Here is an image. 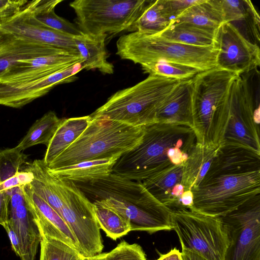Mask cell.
Segmentation results:
<instances>
[{
  "label": "cell",
  "instance_id": "cell-9",
  "mask_svg": "<svg viewBox=\"0 0 260 260\" xmlns=\"http://www.w3.org/2000/svg\"><path fill=\"white\" fill-rule=\"evenodd\" d=\"M173 230L182 248L196 252L208 260H224L229 242L220 217L191 209L171 211Z\"/></svg>",
  "mask_w": 260,
  "mask_h": 260
},
{
  "label": "cell",
  "instance_id": "cell-4",
  "mask_svg": "<svg viewBox=\"0 0 260 260\" xmlns=\"http://www.w3.org/2000/svg\"><path fill=\"white\" fill-rule=\"evenodd\" d=\"M144 126L93 119L82 134L47 167L49 170L113 156L120 157L141 142Z\"/></svg>",
  "mask_w": 260,
  "mask_h": 260
},
{
  "label": "cell",
  "instance_id": "cell-17",
  "mask_svg": "<svg viewBox=\"0 0 260 260\" xmlns=\"http://www.w3.org/2000/svg\"><path fill=\"white\" fill-rule=\"evenodd\" d=\"M23 190L41 236L61 241L81 254L74 235L60 215L35 193L28 184L23 186Z\"/></svg>",
  "mask_w": 260,
  "mask_h": 260
},
{
  "label": "cell",
  "instance_id": "cell-32",
  "mask_svg": "<svg viewBox=\"0 0 260 260\" xmlns=\"http://www.w3.org/2000/svg\"><path fill=\"white\" fill-rule=\"evenodd\" d=\"M144 73L179 80L190 79L200 73L193 67L168 61H157L141 66Z\"/></svg>",
  "mask_w": 260,
  "mask_h": 260
},
{
  "label": "cell",
  "instance_id": "cell-1",
  "mask_svg": "<svg viewBox=\"0 0 260 260\" xmlns=\"http://www.w3.org/2000/svg\"><path fill=\"white\" fill-rule=\"evenodd\" d=\"M200 213L221 217L260 194V153L246 147L220 143L199 185L191 190Z\"/></svg>",
  "mask_w": 260,
  "mask_h": 260
},
{
  "label": "cell",
  "instance_id": "cell-36",
  "mask_svg": "<svg viewBox=\"0 0 260 260\" xmlns=\"http://www.w3.org/2000/svg\"><path fill=\"white\" fill-rule=\"evenodd\" d=\"M27 2L25 0H0V20L14 15Z\"/></svg>",
  "mask_w": 260,
  "mask_h": 260
},
{
  "label": "cell",
  "instance_id": "cell-31",
  "mask_svg": "<svg viewBox=\"0 0 260 260\" xmlns=\"http://www.w3.org/2000/svg\"><path fill=\"white\" fill-rule=\"evenodd\" d=\"M95 216L107 236L116 240L131 231L129 222L125 218L109 208L93 202Z\"/></svg>",
  "mask_w": 260,
  "mask_h": 260
},
{
  "label": "cell",
  "instance_id": "cell-24",
  "mask_svg": "<svg viewBox=\"0 0 260 260\" xmlns=\"http://www.w3.org/2000/svg\"><path fill=\"white\" fill-rule=\"evenodd\" d=\"M107 35H89L82 34L75 36V41L80 55L83 59V69H96L103 74H112L113 64L107 60L105 39Z\"/></svg>",
  "mask_w": 260,
  "mask_h": 260
},
{
  "label": "cell",
  "instance_id": "cell-27",
  "mask_svg": "<svg viewBox=\"0 0 260 260\" xmlns=\"http://www.w3.org/2000/svg\"><path fill=\"white\" fill-rule=\"evenodd\" d=\"M61 2V0L28 1L27 5L35 18L45 26L71 36L81 35L83 32L77 26L55 13L56 6Z\"/></svg>",
  "mask_w": 260,
  "mask_h": 260
},
{
  "label": "cell",
  "instance_id": "cell-13",
  "mask_svg": "<svg viewBox=\"0 0 260 260\" xmlns=\"http://www.w3.org/2000/svg\"><path fill=\"white\" fill-rule=\"evenodd\" d=\"M27 3L14 15L0 20V27L18 37L80 55L75 36L50 28L38 21L33 16Z\"/></svg>",
  "mask_w": 260,
  "mask_h": 260
},
{
  "label": "cell",
  "instance_id": "cell-16",
  "mask_svg": "<svg viewBox=\"0 0 260 260\" xmlns=\"http://www.w3.org/2000/svg\"><path fill=\"white\" fill-rule=\"evenodd\" d=\"M83 61L81 56L66 52L20 60L0 75V81L26 82L48 76Z\"/></svg>",
  "mask_w": 260,
  "mask_h": 260
},
{
  "label": "cell",
  "instance_id": "cell-29",
  "mask_svg": "<svg viewBox=\"0 0 260 260\" xmlns=\"http://www.w3.org/2000/svg\"><path fill=\"white\" fill-rule=\"evenodd\" d=\"M62 119L53 111H49L37 120L26 134L15 147L20 151L38 144L46 146L49 143Z\"/></svg>",
  "mask_w": 260,
  "mask_h": 260
},
{
  "label": "cell",
  "instance_id": "cell-19",
  "mask_svg": "<svg viewBox=\"0 0 260 260\" xmlns=\"http://www.w3.org/2000/svg\"><path fill=\"white\" fill-rule=\"evenodd\" d=\"M213 1L222 15L223 23H231L249 41L259 46L260 18L250 1Z\"/></svg>",
  "mask_w": 260,
  "mask_h": 260
},
{
  "label": "cell",
  "instance_id": "cell-10",
  "mask_svg": "<svg viewBox=\"0 0 260 260\" xmlns=\"http://www.w3.org/2000/svg\"><path fill=\"white\" fill-rule=\"evenodd\" d=\"M54 177L62 202L61 216L74 235L81 254L89 257L101 253L104 244L93 203L74 182Z\"/></svg>",
  "mask_w": 260,
  "mask_h": 260
},
{
  "label": "cell",
  "instance_id": "cell-34",
  "mask_svg": "<svg viewBox=\"0 0 260 260\" xmlns=\"http://www.w3.org/2000/svg\"><path fill=\"white\" fill-rule=\"evenodd\" d=\"M105 260H147L141 246L129 244L125 241L120 242L116 247L107 252Z\"/></svg>",
  "mask_w": 260,
  "mask_h": 260
},
{
  "label": "cell",
  "instance_id": "cell-33",
  "mask_svg": "<svg viewBox=\"0 0 260 260\" xmlns=\"http://www.w3.org/2000/svg\"><path fill=\"white\" fill-rule=\"evenodd\" d=\"M45 260H84L85 257L64 242L41 236Z\"/></svg>",
  "mask_w": 260,
  "mask_h": 260
},
{
  "label": "cell",
  "instance_id": "cell-26",
  "mask_svg": "<svg viewBox=\"0 0 260 260\" xmlns=\"http://www.w3.org/2000/svg\"><path fill=\"white\" fill-rule=\"evenodd\" d=\"M215 31L181 22L171 24L157 35L165 39L181 44L209 47L214 44Z\"/></svg>",
  "mask_w": 260,
  "mask_h": 260
},
{
  "label": "cell",
  "instance_id": "cell-30",
  "mask_svg": "<svg viewBox=\"0 0 260 260\" xmlns=\"http://www.w3.org/2000/svg\"><path fill=\"white\" fill-rule=\"evenodd\" d=\"M172 21L164 9L162 0L151 1L132 27L131 32L157 35L168 28Z\"/></svg>",
  "mask_w": 260,
  "mask_h": 260
},
{
  "label": "cell",
  "instance_id": "cell-39",
  "mask_svg": "<svg viewBox=\"0 0 260 260\" xmlns=\"http://www.w3.org/2000/svg\"><path fill=\"white\" fill-rule=\"evenodd\" d=\"M181 201L183 208L190 209L193 205V194L191 190H185L181 196Z\"/></svg>",
  "mask_w": 260,
  "mask_h": 260
},
{
  "label": "cell",
  "instance_id": "cell-28",
  "mask_svg": "<svg viewBox=\"0 0 260 260\" xmlns=\"http://www.w3.org/2000/svg\"><path fill=\"white\" fill-rule=\"evenodd\" d=\"M181 22L216 30L223 23V20L213 0H203L188 8L174 19L171 24Z\"/></svg>",
  "mask_w": 260,
  "mask_h": 260
},
{
  "label": "cell",
  "instance_id": "cell-8",
  "mask_svg": "<svg viewBox=\"0 0 260 260\" xmlns=\"http://www.w3.org/2000/svg\"><path fill=\"white\" fill-rule=\"evenodd\" d=\"M151 1L77 0L70 3L77 27L89 35L131 31Z\"/></svg>",
  "mask_w": 260,
  "mask_h": 260
},
{
  "label": "cell",
  "instance_id": "cell-2",
  "mask_svg": "<svg viewBox=\"0 0 260 260\" xmlns=\"http://www.w3.org/2000/svg\"><path fill=\"white\" fill-rule=\"evenodd\" d=\"M144 127L141 142L117 160L113 173L142 181L183 164L197 143L194 131L188 124L153 122Z\"/></svg>",
  "mask_w": 260,
  "mask_h": 260
},
{
  "label": "cell",
  "instance_id": "cell-5",
  "mask_svg": "<svg viewBox=\"0 0 260 260\" xmlns=\"http://www.w3.org/2000/svg\"><path fill=\"white\" fill-rule=\"evenodd\" d=\"M121 59L141 66L157 61L185 65L205 71L216 67L218 49L214 46L198 47L163 38L158 35L138 31L121 36L116 42Z\"/></svg>",
  "mask_w": 260,
  "mask_h": 260
},
{
  "label": "cell",
  "instance_id": "cell-25",
  "mask_svg": "<svg viewBox=\"0 0 260 260\" xmlns=\"http://www.w3.org/2000/svg\"><path fill=\"white\" fill-rule=\"evenodd\" d=\"M219 145L197 143L183 164L182 182L185 190H192L201 183L211 166Z\"/></svg>",
  "mask_w": 260,
  "mask_h": 260
},
{
  "label": "cell",
  "instance_id": "cell-11",
  "mask_svg": "<svg viewBox=\"0 0 260 260\" xmlns=\"http://www.w3.org/2000/svg\"><path fill=\"white\" fill-rule=\"evenodd\" d=\"M220 217L229 242L224 260H260V194Z\"/></svg>",
  "mask_w": 260,
  "mask_h": 260
},
{
  "label": "cell",
  "instance_id": "cell-20",
  "mask_svg": "<svg viewBox=\"0 0 260 260\" xmlns=\"http://www.w3.org/2000/svg\"><path fill=\"white\" fill-rule=\"evenodd\" d=\"M183 164L170 167L141 181L153 197L171 211L184 209L181 201L185 191L182 182Z\"/></svg>",
  "mask_w": 260,
  "mask_h": 260
},
{
  "label": "cell",
  "instance_id": "cell-35",
  "mask_svg": "<svg viewBox=\"0 0 260 260\" xmlns=\"http://www.w3.org/2000/svg\"><path fill=\"white\" fill-rule=\"evenodd\" d=\"M203 0H162L164 9L172 21L191 6Z\"/></svg>",
  "mask_w": 260,
  "mask_h": 260
},
{
  "label": "cell",
  "instance_id": "cell-42",
  "mask_svg": "<svg viewBox=\"0 0 260 260\" xmlns=\"http://www.w3.org/2000/svg\"><path fill=\"white\" fill-rule=\"evenodd\" d=\"M106 253H101L95 256L85 257L84 260H105Z\"/></svg>",
  "mask_w": 260,
  "mask_h": 260
},
{
  "label": "cell",
  "instance_id": "cell-37",
  "mask_svg": "<svg viewBox=\"0 0 260 260\" xmlns=\"http://www.w3.org/2000/svg\"><path fill=\"white\" fill-rule=\"evenodd\" d=\"M10 198L9 190H4L0 182V225L2 226L9 219Z\"/></svg>",
  "mask_w": 260,
  "mask_h": 260
},
{
  "label": "cell",
  "instance_id": "cell-14",
  "mask_svg": "<svg viewBox=\"0 0 260 260\" xmlns=\"http://www.w3.org/2000/svg\"><path fill=\"white\" fill-rule=\"evenodd\" d=\"M83 69L82 62L48 76L23 83L0 81V105L20 108L48 93L55 86L71 82Z\"/></svg>",
  "mask_w": 260,
  "mask_h": 260
},
{
  "label": "cell",
  "instance_id": "cell-21",
  "mask_svg": "<svg viewBox=\"0 0 260 260\" xmlns=\"http://www.w3.org/2000/svg\"><path fill=\"white\" fill-rule=\"evenodd\" d=\"M191 79L181 82L157 105L154 122L180 123L192 126Z\"/></svg>",
  "mask_w": 260,
  "mask_h": 260
},
{
  "label": "cell",
  "instance_id": "cell-6",
  "mask_svg": "<svg viewBox=\"0 0 260 260\" xmlns=\"http://www.w3.org/2000/svg\"><path fill=\"white\" fill-rule=\"evenodd\" d=\"M182 81L149 75L136 85L117 91L90 116L134 126L153 123L158 104Z\"/></svg>",
  "mask_w": 260,
  "mask_h": 260
},
{
  "label": "cell",
  "instance_id": "cell-15",
  "mask_svg": "<svg viewBox=\"0 0 260 260\" xmlns=\"http://www.w3.org/2000/svg\"><path fill=\"white\" fill-rule=\"evenodd\" d=\"M24 185L9 189L11 198L8 221L21 243V260H35L41 236L26 202Z\"/></svg>",
  "mask_w": 260,
  "mask_h": 260
},
{
  "label": "cell",
  "instance_id": "cell-41",
  "mask_svg": "<svg viewBox=\"0 0 260 260\" xmlns=\"http://www.w3.org/2000/svg\"><path fill=\"white\" fill-rule=\"evenodd\" d=\"M156 260H182L181 256V252L174 248L168 253L160 254L158 258Z\"/></svg>",
  "mask_w": 260,
  "mask_h": 260
},
{
  "label": "cell",
  "instance_id": "cell-38",
  "mask_svg": "<svg viewBox=\"0 0 260 260\" xmlns=\"http://www.w3.org/2000/svg\"><path fill=\"white\" fill-rule=\"evenodd\" d=\"M3 226L9 236L13 250L21 258L22 256L21 245L17 233L8 220Z\"/></svg>",
  "mask_w": 260,
  "mask_h": 260
},
{
  "label": "cell",
  "instance_id": "cell-22",
  "mask_svg": "<svg viewBox=\"0 0 260 260\" xmlns=\"http://www.w3.org/2000/svg\"><path fill=\"white\" fill-rule=\"evenodd\" d=\"M119 156L81 161L48 170L58 179L74 183H87L105 177L112 173Z\"/></svg>",
  "mask_w": 260,
  "mask_h": 260
},
{
  "label": "cell",
  "instance_id": "cell-40",
  "mask_svg": "<svg viewBox=\"0 0 260 260\" xmlns=\"http://www.w3.org/2000/svg\"><path fill=\"white\" fill-rule=\"evenodd\" d=\"M181 256L182 260H208L193 251L182 248Z\"/></svg>",
  "mask_w": 260,
  "mask_h": 260
},
{
  "label": "cell",
  "instance_id": "cell-43",
  "mask_svg": "<svg viewBox=\"0 0 260 260\" xmlns=\"http://www.w3.org/2000/svg\"><path fill=\"white\" fill-rule=\"evenodd\" d=\"M41 245V251H40V260H45L44 250L43 244L40 242Z\"/></svg>",
  "mask_w": 260,
  "mask_h": 260
},
{
  "label": "cell",
  "instance_id": "cell-3",
  "mask_svg": "<svg viewBox=\"0 0 260 260\" xmlns=\"http://www.w3.org/2000/svg\"><path fill=\"white\" fill-rule=\"evenodd\" d=\"M259 72L238 75L217 109L219 144L240 145L260 153Z\"/></svg>",
  "mask_w": 260,
  "mask_h": 260
},
{
  "label": "cell",
  "instance_id": "cell-12",
  "mask_svg": "<svg viewBox=\"0 0 260 260\" xmlns=\"http://www.w3.org/2000/svg\"><path fill=\"white\" fill-rule=\"evenodd\" d=\"M214 45L218 51V68L241 75L260 66L259 46L249 41L230 23H223L216 30Z\"/></svg>",
  "mask_w": 260,
  "mask_h": 260
},
{
  "label": "cell",
  "instance_id": "cell-7",
  "mask_svg": "<svg viewBox=\"0 0 260 260\" xmlns=\"http://www.w3.org/2000/svg\"><path fill=\"white\" fill-rule=\"evenodd\" d=\"M238 75L215 67L200 72L192 78V127L198 143L219 145L217 109Z\"/></svg>",
  "mask_w": 260,
  "mask_h": 260
},
{
  "label": "cell",
  "instance_id": "cell-23",
  "mask_svg": "<svg viewBox=\"0 0 260 260\" xmlns=\"http://www.w3.org/2000/svg\"><path fill=\"white\" fill-rule=\"evenodd\" d=\"M90 115L62 119L47 146L43 161L48 166L71 145L85 130Z\"/></svg>",
  "mask_w": 260,
  "mask_h": 260
},
{
  "label": "cell",
  "instance_id": "cell-18",
  "mask_svg": "<svg viewBox=\"0 0 260 260\" xmlns=\"http://www.w3.org/2000/svg\"><path fill=\"white\" fill-rule=\"evenodd\" d=\"M64 52L66 51L18 37L0 27V75L18 61Z\"/></svg>",
  "mask_w": 260,
  "mask_h": 260
}]
</instances>
